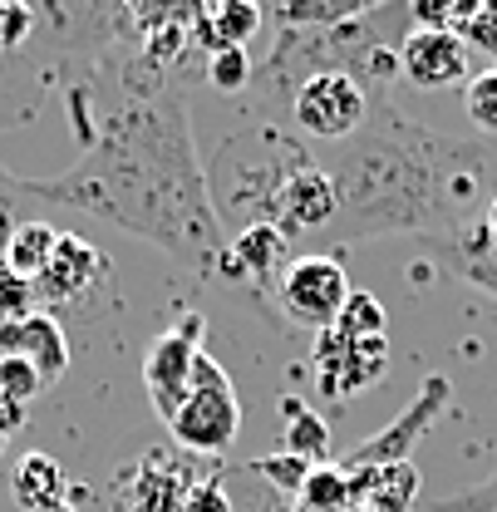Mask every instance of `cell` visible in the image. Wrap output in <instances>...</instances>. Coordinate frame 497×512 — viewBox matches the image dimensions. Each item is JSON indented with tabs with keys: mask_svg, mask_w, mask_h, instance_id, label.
I'll list each match as a JSON object with an SVG mask.
<instances>
[{
	"mask_svg": "<svg viewBox=\"0 0 497 512\" xmlns=\"http://www.w3.org/2000/svg\"><path fill=\"white\" fill-rule=\"evenodd\" d=\"M286 453H296V458H306L311 468L320 463H330V424L315 414V409H296V404H286Z\"/></svg>",
	"mask_w": 497,
	"mask_h": 512,
	"instance_id": "obj_22",
	"label": "cell"
},
{
	"mask_svg": "<svg viewBox=\"0 0 497 512\" xmlns=\"http://www.w3.org/2000/svg\"><path fill=\"white\" fill-rule=\"evenodd\" d=\"M0 448H5V434H0Z\"/></svg>",
	"mask_w": 497,
	"mask_h": 512,
	"instance_id": "obj_36",
	"label": "cell"
},
{
	"mask_svg": "<svg viewBox=\"0 0 497 512\" xmlns=\"http://www.w3.org/2000/svg\"><path fill=\"white\" fill-rule=\"evenodd\" d=\"M60 227H50V222H20L10 237H5V247H0V266H10L15 276H25V281H40V271L50 266V256L60 247Z\"/></svg>",
	"mask_w": 497,
	"mask_h": 512,
	"instance_id": "obj_20",
	"label": "cell"
},
{
	"mask_svg": "<svg viewBox=\"0 0 497 512\" xmlns=\"http://www.w3.org/2000/svg\"><path fill=\"white\" fill-rule=\"evenodd\" d=\"M463 114L473 119V128H478L483 138L497 133V64L483 69V74H473V79L463 84Z\"/></svg>",
	"mask_w": 497,
	"mask_h": 512,
	"instance_id": "obj_25",
	"label": "cell"
},
{
	"mask_svg": "<svg viewBox=\"0 0 497 512\" xmlns=\"http://www.w3.org/2000/svg\"><path fill=\"white\" fill-rule=\"evenodd\" d=\"M286 266H291V237L281 227H247L227 242V256H222V276H247L271 291Z\"/></svg>",
	"mask_w": 497,
	"mask_h": 512,
	"instance_id": "obj_15",
	"label": "cell"
},
{
	"mask_svg": "<svg viewBox=\"0 0 497 512\" xmlns=\"http://www.w3.org/2000/svg\"><path fill=\"white\" fill-rule=\"evenodd\" d=\"M315 389L340 404V399H355L389 375V335L384 340H350L340 330H320L315 335Z\"/></svg>",
	"mask_w": 497,
	"mask_h": 512,
	"instance_id": "obj_8",
	"label": "cell"
},
{
	"mask_svg": "<svg viewBox=\"0 0 497 512\" xmlns=\"http://www.w3.org/2000/svg\"><path fill=\"white\" fill-rule=\"evenodd\" d=\"M30 30H35V10L5 0V5H0V50H20V45L30 40Z\"/></svg>",
	"mask_w": 497,
	"mask_h": 512,
	"instance_id": "obj_31",
	"label": "cell"
},
{
	"mask_svg": "<svg viewBox=\"0 0 497 512\" xmlns=\"http://www.w3.org/2000/svg\"><path fill=\"white\" fill-rule=\"evenodd\" d=\"M0 355H20L30 360L45 384H55L69 370V340H64V325L50 311H30L20 320H5L0 325Z\"/></svg>",
	"mask_w": 497,
	"mask_h": 512,
	"instance_id": "obj_14",
	"label": "cell"
},
{
	"mask_svg": "<svg viewBox=\"0 0 497 512\" xmlns=\"http://www.w3.org/2000/svg\"><path fill=\"white\" fill-rule=\"evenodd\" d=\"M202 330H207L202 316H183L178 325H168L143 355V389H148V399H153L163 424L178 414L187 384H192V365L202 355Z\"/></svg>",
	"mask_w": 497,
	"mask_h": 512,
	"instance_id": "obj_9",
	"label": "cell"
},
{
	"mask_svg": "<svg viewBox=\"0 0 497 512\" xmlns=\"http://www.w3.org/2000/svg\"><path fill=\"white\" fill-rule=\"evenodd\" d=\"M330 222H335V183H330V173L320 168V158L311 148V158L281 188L271 227H281L286 237H301V232H330Z\"/></svg>",
	"mask_w": 497,
	"mask_h": 512,
	"instance_id": "obj_11",
	"label": "cell"
},
{
	"mask_svg": "<svg viewBox=\"0 0 497 512\" xmlns=\"http://www.w3.org/2000/svg\"><path fill=\"white\" fill-rule=\"evenodd\" d=\"M261 30V10L247 0H222V5H197V50H247V40Z\"/></svg>",
	"mask_w": 497,
	"mask_h": 512,
	"instance_id": "obj_18",
	"label": "cell"
},
{
	"mask_svg": "<svg viewBox=\"0 0 497 512\" xmlns=\"http://www.w3.org/2000/svg\"><path fill=\"white\" fill-rule=\"evenodd\" d=\"M30 311H40L35 281H25V276H15L10 266H0V325H5V320L30 316Z\"/></svg>",
	"mask_w": 497,
	"mask_h": 512,
	"instance_id": "obj_29",
	"label": "cell"
},
{
	"mask_svg": "<svg viewBox=\"0 0 497 512\" xmlns=\"http://www.w3.org/2000/svg\"><path fill=\"white\" fill-rule=\"evenodd\" d=\"M448 399H453V384L443 380V375H429L424 389L414 394V404H409L399 419H389L379 434H370L365 444L350 448V453L340 458V468L355 473V468H379V463H414V448H419V439L443 419Z\"/></svg>",
	"mask_w": 497,
	"mask_h": 512,
	"instance_id": "obj_7",
	"label": "cell"
},
{
	"mask_svg": "<svg viewBox=\"0 0 497 512\" xmlns=\"http://www.w3.org/2000/svg\"><path fill=\"white\" fill-rule=\"evenodd\" d=\"M251 74H256V64H251L247 50H217V55H207V84L222 89V94L247 89Z\"/></svg>",
	"mask_w": 497,
	"mask_h": 512,
	"instance_id": "obj_28",
	"label": "cell"
},
{
	"mask_svg": "<svg viewBox=\"0 0 497 512\" xmlns=\"http://www.w3.org/2000/svg\"><path fill=\"white\" fill-rule=\"evenodd\" d=\"M350 512H370V508H350Z\"/></svg>",
	"mask_w": 497,
	"mask_h": 512,
	"instance_id": "obj_35",
	"label": "cell"
},
{
	"mask_svg": "<svg viewBox=\"0 0 497 512\" xmlns=\"http://www.w3.org/2000/svg\"><path fill=\"white\" fill-rule=\"evenodd\" d=\"M296 512H306V508H296Z\"/></svg>",
	"mask_w": 497,
	"mask_h": 512,
	"instance_id": "obj_37",
	"label": "cell"
},
{
	"mask_svg": "<svg viewBox=\"0 0 497 512\" xmlns=\"http://www.w3.org/2000/svg\"><path fill=\"white\" fill-rule=\"evenodd\" d=\"M414 247H424L443 271H453L458 281L478 286L483 296L497 301V242L488 237L483 222H473L463 232H448V237H414Z\"/></svg>",
	"mask_w": 497,
	"mask_h": 512,
	"instance_id": "obj_12",
	"label": "cell"
},
{
	"mask_svg": "<svg viewBox=\"0 0 497 512\" xmlns=\"http://www.w3.org/2000/svg\"><path fill=\"white\" fill-rule=\"evenodd\" d=\"M242 429V399H237V384L232 375L202 350L197 365H192V384H187L178 414L168 419V434L187 448V453H227L232 439Z\"/></svg>",
	"mask_w": 497,
	"mask_h": 512,
	"instance_id": "obj_5",
	"label": "cell"
},
{
	"mask_svg": "<svg viewBox=\"0 0 497 512\" xmlns=\"http://www.w3.org/2000/svg\"><path fill=\"white\" fill-rule=\"evenodd\" d=\"M365 10H370V0H340V5H311V0H296V5H276L271 20H276L281 30H335V25L365 15Z\"/></svg>",
	"mask_w": 497,
	"mask_h": 512,
	"instance_id": "obj_21",
	"label": "cell"
},
{
	"mask_svg": "<svg viewBox=\"0 0 497 512\" xmlns=\"http://www.w3.org/2000/svg\"><path fill=\"white\" fill-rule=\"evenodd\" d=\"M419 503V463H379L350 473V508L409 512Z\"/></svg>",
	"mask_w": 497,
	"mask_h": 512,
	"instance_id": "obj_16",
	"label": "cell"
},
{
	"mask_svg": "<svg viewBox=\"0 0 497 512\" xmlns=\"http://www.w3.org/2000/svg\"><path fill=\"white\" fill-rule=\"evenodd\" d=\"M10 488H15V503L25 512H50L64 503V468L50 453H25L15 463Z\"/></svg>",
	"mask_w": 497,
	"mask_h": 512,
	"instance_id": "obj_19",
	"label": "cell"
},
{
	"mask_svg": "<svg viewBox=\"0 0 497 512\" xmlns=\"http://www.w3.org/2000/svg\"><path fill=\"white\" fill-rule=\"evenodd\" d=\"M306 158H311V143H301L291 128L271 119H256L217 143V153L207 158V192H212V212L227 242L247 227L276 222L281 188Z\"/></svg>",
	"mask_w": 497,
	"mask_h": 512,
	"instance_id": "obj_3",
	"label": "cell"
},
{
	"mask_svg": "<svg viewBox=\"0 0 497 512\" xmlns=\"http://www.w3.org/2000/svg\"><path fill=\"white\" fill-rule=\"evenodd\" d=\"M40 389H45V375H40L30 360H20V355H0V394H5L10 404L25 409Z\"/></svg>",
	"mask_w": 497,
	"mask_h": 512,
	"instance_id": "obj_27",
	"label": "cell"
},
{
	"mask_svg": "<svg viewBox=\"0 0 497 512\" xmlns=\"http://www.w3.org/2000/svg\"><path fill=\"white\" fill-rule=\"evenodd\" d=\"M374 94L350 79V74H311L291 89L286 99V128L296 138H306L311 148H335V143H350L360 128L370 124Z\"/></svg>",
	"mask_w": 497,
	"mask_h": 512,
	"instance_id": "obj_4",
	"label": "cell"
},
{
	"mask_svg": "<svg viewBox=\"0 0 497 512\" xmlns=\"http://www.w3.org/2000/svg\"><path fill=\"white\" fill-rule=\"evenodd\" d=\"M104 271H109V261H104V252H99L94 242H84V237L64 232L60 247H55V256H50V266H45V271H40V281H35L40 311L64 306V301H74V296H84Z\"/></svg>",
	"mask_w": 497,
	"mask_h": 512,
	"instance_id": "obj_13",
	"label": "cell"
},
{
	"mask_svg": "<svg viewBox=\"0 0 497 512\" xmlns=\"http://www.w3.org/2000/svg\"><path fill=\"white\" fill-rule=\"evenodd\" d=\"M50 512H69V508H64V503H60V508H50Z\"/></svg>",
	"mask_w": 497,
	"mask_h": 512,
	"instance_id": "obj_34",
	"label": "cell"
},
{
	"mask_svg": "<svg viewBox=\"0 0 497 512\" xmlns=\"http://www.w3.org/2000/svg\"><path fill=\"white\" fill-rule=\"evenodd\" d=\"M330 330H340L350 340H384L389 335V311H384V301L374 291H350L345 311H340V320Z\"/></svg>",
	"mask_w": 497,
	"mask_h": 512,
	"instance_id": "obj_24",
	"label": "cell"
},
{
	"mask_svg": "<svg viewBox=\"0 0 497 512\" xmlns=\"http://www.w3.org/2000/svg\"><path fill=\"white\" fill-rule=\"evenodd\" d=\"M247 473H261L271 488H281V493H291V498H301V483H306V473H311V463L306 458H296V453H266V458H256L247 463Z\"/></svg>",
	"mask_w": 497,
	"mask_h": 512,
	"instance_id": "obj_26",
	"label": "cell"
},
{
	"mask_svg": "<svg viewBox=\"0 0 497 512\" xmlns=\"http://www.w3.org/2000/svg\"><path fill=\"white\" fill-rule=\"evenodd\" d=\"M114 104L94 119L84 158L60 178H15L25 197L89 212L168 252L192 276H217L227 232L212 212L207 158L192 143L187 94L138 50L109 60Z\"/></svg>",
	"mask_w": 497,
	"mask_h": 512,
	"instance_id": "obj_1",
	"label": "cell"
},
{
	"mask_svg": "<svg viewBox=\"0 0 497 512\" xmlns=\"http://www.w3.org/2000/svg\"><path fill=\"white\" fill-rule=\"evenodd\" d=\"M483 227H488V237L497 242V192H493V202H488V212H483Z\"/></svg>",
	"mask_w": 497,
	"mask_h": 512,
	"instance_id": "obj_33",
	"label": "cell"
},
{
	"mask_svg": "<svg viewBox=\"0 0 497 512\" xmlns=\"http://www.w3.org/2000/svg\"><path fill=\"white\" fill-rule=\"evenodd\" d=\"M192 473L178 468L168 453H148L133 473V498L128 512H187V493H192Z\"/></svg>",
	"mask_w": 497,
	"mask_h": 512,
	"instance_id": "obj_17",
	"label": "cell"
},
{
	"mask_svg": "<svg viewBox=\"0 0 497 512\" xmlns=\"http://www.w3.org/2000/svg\"><path fill=\"white\" fill-rule=\"evenodd\" d=\"M296 508H306V512H350V473H345L335 458L320 463V468H311L306 483H301Z\"/></svg>",
	"mask_w": 497,
	"mask_h": 512,
	"instance_id": "obj_23",
	"label": "cell"
},
{
	"mask_svg": "<svg viewBox=\"0 0 497 512\" xmlns=\"http://www.w3.org/2000/svg\"><path fill=\"white\" fill-rule=\"evenodd\" d=\"M335 183V222L325 237H448L483 222L493 202L497 143L453 133L409 114L394 89L374 94L370 124L350 143L315 148Z\"/></svg>",
	"mask_w": 497,
	"mask_h": 512,
	"instance_id": "obj_2",
	"label": "cell"
},
{
	"mask_svg": "<svg viewBox=\"0 0 497 512\" xmlns=\"http://www.w3.org/2000/svg\"><path fill=\"white\" fill-rule=\"evenodd\" d=\"M434 512H497V473H488L483 483H473L453 498H438Z\"/></svg>",
	"mask_w": 497,
	"mask_h": 512,
	"instance_id": "obj_30",
	"label": "cell"
},
{
	"mask_svg": "<svg viewBox=\"0 0 497 512\" xmlns=\"http://www.w3.org/2000/svg\"><path fill=\"white\" fill-rule=\"evenodd\" d=\"M493 325H497V316H493Z\"/></svg>",
	"mask_w": 497,
	"mask_h": 512,
	"instance_id": "obj_38",
	"label": "cell"
},
{
	"mask_svg": "<svg viewBox=\"0 0 497 512\" xmlns=\"http://www.w3.org/2000/svg\"><path fill=\"white\" fill-rule=\"evenodd\" d=\"M187 512H232L227 493H222V478H197L192 493H187Z\"/></svg>",
	"mask_w": 497,
	"mask_h": 512,
	"instance_id": "obj_32",
	"label": "cell"
},
{
	"mask_svg": "<svg viewBox=\"0 0 497 512\" xmlns=\"http://www.w3.org/2000/svg\"><path fill=\"white\" fill-rule=\"evenodd\" d=\"M276 301L296 325H306L315 335L330 330L350 301L345 261L340 256H291V266L276 281Z\"/></svg>",
	"mask_w": 497,
	"mask_h": 512,
	"instance_id": "obj_6",
	"label": "cell"
},
{
	"mask_svg": "<svg viewBox=\"0 0 497 512\" xmlns=\"http://www.w3.org/2000/svg\"><path fill=\"white\" fill-rule=\"evenodd\" d=\"M399 79L414 89H453L468 79V40L458 30H409L399 40Z\"/></svg>",
	"mask_w": 497,
	"mask_h": 512,
	"instance_id": "obj_10",
	"label": "cell"
}]
</instances>
